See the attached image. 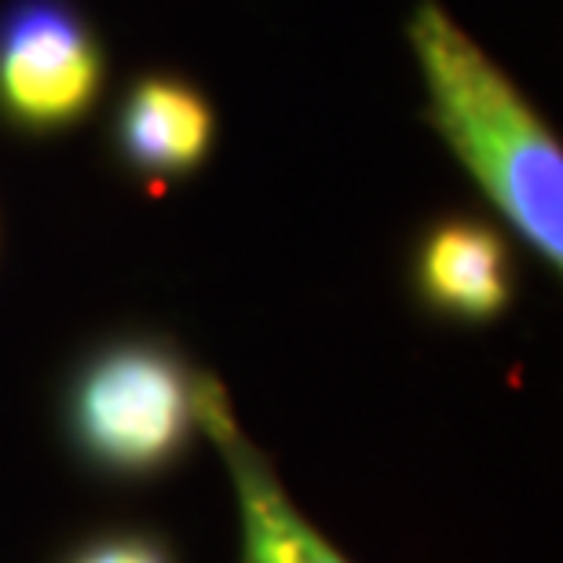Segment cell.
Listing matches in <instances>:
<instances>
[{
	"instance_id": "52a82bcc",
	"label": "cell",
	"mask_w": 563,
	"mask_h": 563,
	"mask_svg": "<svg viewBox=\"0 0 563 563\" xmlns=\"http://www.w3.org/2000/svg\"><path fill=\"white\" fill-rule=\"evenodd\" d=\"M63 563H176V560H173V549L157 534L110 531V534L92 538V542L77 545Z\"/></svg>"
},
{
	"instance_id": "8992f818",
	"label": "cell",
	"mask_w": 563,
	"mask_h": 563,
	"mask_svg": "<svg viewBox=\"0 0 563 563\" xmlns=\"http://www.w3.org/2000/svg\"><path fill=\"white\" fill-rule=\"evenodd\" d=\"M220 118L206 88L173 70L132 77L110 118L118 165L154 190L190 179L217 151Z\"/></svg>"
},
{
	"instance_id": "7a4b0ae2",
	"label": "cell",
	"mask_w": 563,
	"mask_h": 563,
	"mask_svg": "<svg viewBox=\"0 0 563 563\" xmlns=\"http://www.w3.org/2000/svg\"><path fill=\"white\" fill-rule=\"evenodd\" d=\"M198 369L168 341L118 336L81 358L63 418L88 465L118 479L165 472L195 435Z\"/></svg>"
},
{
	"instance_id": "3957f363",
	"label": "cell",
	"mask_w": 563,
	"mask_h": 563,
	"mask_svg": "<svg viewBox=\"0 0 563 563\" xmlns=\"http://www.w3.org/2000/svg\"><path fill=\"white\" fill-rule=\"evenodd\" d=\"M103 37L74 0H8L0 8V125L52 140L96 114L107 96Z\"/></svg>"
},
{
	"instance_id": "277c9868",
	"label": "cell",
	"mask_w": 563,
	"mask_h": 563,
	"mask_svg": "<svg viewBox=\"0 0 563 563\" xmlns=\"http://www.w3.org/2000/svg\"><path fill=\"white\" fill-rule=\"evenodd\" d=\"M195 421L220 450L242 516V563H352L278 483L272 461L242 432L228 388L212 374L195 380Z\"/></svg>"
},
{
	"instance_id": "6da1fadb",
	"label": "cell",
	"mask_w": 563,
	"mask_h": 563,
	"mask_svg": "<svg viewBox=\"0 0 563 563\" xmlns=\"http://www.w3.org/2000/svg\"><path fill=\"white\" fill-rule=\"evenodd\" d=\"M407 41L424 77L428 125L498 217L560 272L563 146L553 125L439 0H418Z\"/></svg>"
},
{
	"instance_id": "5b68a950",
	"label": "cell",
	"mask_w": 563,
	"mask_h": 563,
	"mask_svg": "<svg viewBox=\"0 0 563 563\" xmlns=\"http://www.w3.org/2000/svg\"><path fill=\"white\" fill-rule=\"evenodd\" d=\"M410 286L435 319L498 322L516 300V250L501 223L479 212H443L418 234Z\"/></svg>"
}]
</instances>
